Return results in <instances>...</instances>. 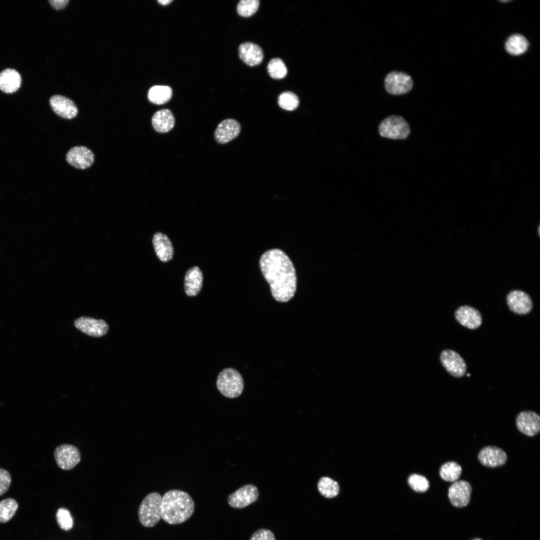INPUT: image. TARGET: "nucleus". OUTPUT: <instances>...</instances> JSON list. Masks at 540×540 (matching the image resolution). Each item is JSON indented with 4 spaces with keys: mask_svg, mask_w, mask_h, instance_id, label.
Listing matches in <instances>:
<instances>
[{
    "mask_svg": "<svg viewBox=\"0 0 540 540\" xmlns=\"http://www.w3.org/2000/svg\"><path fill=\"white\" fill-rule=\"evenodd\" d=\"M240 130V125L237 120L226 119L218 125L214 132V138L217 142L224 144L238 136Z\"/></svg>",
    "mask_w": 540,
    "mask_h": 540,
    "instance_id": "obj_17",
    "label": "nucleus"
},
{
    "mask_svg": "<svg viewBox=\"0 0 540 540\" xmlns=\"http://www.w3.org/2000/svg\"><path fill=\"white\" fill-rule=\"evenodd\" d=\"M216 384L218 391L224 396L230 398L238 397L244 388L241 374L236 370L232 368H224L220 372Z\"/></svg>",
    "mask_w": 540,
    "mask_h": 540,
    "instance_id": "obj_4",
    "label": "nucleus"
},
{
    "mask_svg": "<svg viewBox=\"0 0 540 540\" xmlns=\"http://www.w3.org/2000/svg\"><path fill=\"white\" fill-rule=\"evenodd\" d=\"M76 328L82 333L94 338L106 335L108 330V326L103 320H96L88 316H81L74 321Z\"/></svg>",
    "mask_w": 540,
    "mask_h": 540,
    "instance_id": "obj_10",
    "label": "nucleus"
},
{
    "mask_svg": "<svg viewBox=\"0 0 540 540\" xmlns=\"http://www.w3.org/2000/svg\"><path fill=\"white\" fill-rule=\"evenodd\" d=\"M440 360L444 368L454 377H462L466 372L464 360L454 350H444L440 355Z\"/></svg>",
    "mask_w": 540,
    "mask_h": 540,
    "instance_id": "obj_9",
    "label": "nucleus"
},
{
    "mask_svg": "<svg viewBox=\"0 0 540 540\" xmlns=\"http://www.w3.org/2000/svg\"><path fill=\"white\" fill-rule=\"evenodd\" d=\"M66 160L70 165L77 168L86 169L94 163V156L86 147L77 146L69 150L66 155Z\"/></svg>",
    "mask_w": 540,
    "mask_h": 540,
    "instance_id": "obj_15",
    "label": "nucleus"
},
{
    "mask_svg": "<svg viewBox=\"0 0 540 540\" xmlns=\"http://www.w3.org/2000/svg\"><path fill=\"white\" fill-rule=\"evenodd\" d=\"M56 516L57 523L62 530L68 531L73 528V518L68 510L64 508H59Z\"/></svg>",
    "mask_w": 540,
    "mask_h": 540,
    "instance_id": "obj_32",
    "label": "nucleus"
},
{
    "mask_svg": "<svg viewBox=\"0 0 540 540\" xmlns=\"http://www.w3.org/2000/svg\"><path fill=\"white\" fill-rule=\"evenodd\" d=\"M270 76L274 79H282L287 74V68L284 62L279 58L272 59L268 65Z\"/></svg>",
    "mask_w": 540,
    "mask_h": 540,
    "instance_id": "obj_29",
    "label": "nucleus"
},
{
    "mask_svg": "<svg viewBox=\"0 0 540 540\" xmlns=\"http://www.w3.org/2000/svg\"><path fill=\"white\" fill-rule=\"evenodd\" d=\"M454 316L459 324L470 330L478 328L482 321L480 312L476 308L467 305L458 308L454 312Z\"/></svg>",
    "mask_w": 540,
    "mask_h": 540,
    "instance_id": "obj_16",
    "label": "nucleus"
},
{
    "mask_svg": "<svg viewBox=\"0 0 540 540\" xmlns=\"http://www.w3.org/2000/svg\"><path fill=\"white\" fill-rule=\"evenodd\" d=\"M12 481V477L7 470L0 468V496L7 492Z\"/></svg>",
    "mask_w": 540,
    "mask_h": 540,
    "instance_id": "obj_34",
    "label": "nucleus"
},
{
    "mask_svg": "<svg viewBox=\"0 0 540 540\" xmlns=\"http://www.w3.org/2000/svg\"><path fill=\"white\" fill-rule=\"evenodd\" d=\"M472 488L466 480L454 482L449 488L448 496L451 504L456 507L462 508L470 502Z\"/></svg>",
    "mask_w": 540,
    "mask_h": 540,
    "instance_id": "obj_11",
    "label": "nucleus"
},
{
    "mask_svg": "<svg viewBox=\"0 0 540 540\" xmlns=\"http://www.w3.org/2000/svg\"><path fill=\"white\" fill-rule=\"evenodd\" d=\"M258 496V488L253 484H248L229 495L228 502L232 508H242L256 502Z\"/></svg>",
    "mask_w": 540,
    "mask_h": 540,
    "instance_id": "obj_8",
    "label": "nucleus"
},
{
    "mask_svg": "<svg viewBox=\"0 0 540 540\" xmlns=\"http://www.w3.org/2000/svg\"><path fill=\"white\" fill-rule=\"evenodd\" d=\"M48 2L50 5L56 10H60L64 8L68 2V0H49Z\"/></svg>",
    "mask_w": 540,
    "mask_h": 540,
    "instance_id": "obj_36",
    "label": "nucleus"
},
{
    "mask_svg": "<svg viewBox=\"0 0 540 540\" xmlns=\"http://www.w3.org/2000/svg\"><path fill=\"white\" fill-rule=\"evenodd\" d=\"M22 78L14 69L6 68L0 73V90L8 94L16 92L20 86Z\"/></svg>",
    "mask_w": 540,
    "mask_h": 540,
    "instance_id": "obj_23",
    "label": "nucleus"
},
{
    "mask_svg": "<svg viewBox=\"0 0 540 540\" xmlns=\"http://www.w3.org/2000/svg\"><path fill=\"white\" fill-rule=\"evenodd\" d=\"M408 484L415 492H424L429 488L428 480L424 476L418 474H412L408 478Z\"/></svg>",
    "mask_w": 540,
    "mask_h": 540,
    "instance_id": "obj_33",
    "label": "nucleus"
},
{
    "mask_svg": "<svg viewBox=\"0 0 540 540\" xmlns=\"http://www.w3.org/2000/svg\"><path fill=\"white\" fill-rule=\"evenodd\" d=\"M152 124L153 128L157 132H167L174 128L175 118L171 110L167 108L162 109L153 114Z\"/></svg>",
    "mask_w": 540,
    "mask_h": 540,
    "instance_id": "obj_22",
    "label": "nucleus"
},
{
    "mask_svg": "<svg viewBox=\"0 0 540 540\" xmlns=\"http://www.w3.org/2000/svg\"><path fill=\"white\" fill-rule=\"evenodd\" d=\"M516 426L522 434L534 436L540 430V417L532 411H523L520 412L516 418Z\"/></svg>",
    "mask_w": 540,
    "mask_h": 540,
    "instance_id": "obj_14",
    "label": "nucleus"
},
{
    "mask_svg": "<svg viewBox=\"0 0 540 540\" xmlns=\"http://www.w3.org/2000/svg\"><path fill=\"white\" fill-rule=\"evenodd\" d=\"M506 302L510 310L520 315L528 314L533 306L530 296L521 290L510 292L506 296Z\"/></svg>",
    "mask_w": 540,
    "mask_h": 540,
    "instance_id": "obj_12",
    "label": "nucleus"
},
{
    "mask_svg": "<svg viewBox=\"0 0 540 540\" xmlns=\"http://www.w3.org/2000/svg\"><path fill=\"white\" fill-rule=\"evenodd\" d=\"M50 104L57 115L64 118L72 119L78 113L75 104L70 99L61 95L52 96L50 99Z\"/></svg>",
    "mask_w": 540,
    "mask_h": 540,
    "instance_id": "obj_18",
    "label": "nucleus"
},
{
    "mask_svg": "<svg viewBox=\"0 0 540 540\" xmlns=\"http://www.w3.org/2000/svg\"><path fill=\"white\" fill-rule=\"evenodd\" d=\"M152 244L156 254L160 261L168 262L172 259L174 256L173 246L166 234L161 232L154 234L152 238Z\"/></svg>",
    "mask_w": 540,
    "mask_h": 540,
    "instance_id": "obj_19",
    "label": "nucleus"
},
{
    "mask_svg": "<svg viewBox=\"0 0 540 540\" xmlns=\"http://www.w3.org/2000/svg\"><path fill=\"white\" fill-rule=\"evenodd\" d=\"M250 540H276L272 531L265 528L259 529L251 536Z\"/></svg>",
    "mask_w": 540,
    "mask_h": 540,
    "instance_id": "obj_35",
    "label": "nucleus"
},
{
    "mask_svg": "<svg viewBox=\"0 0 540 540\" xmlns=\"http://www.w3.org/2000/svg\"><path fill=\"white\" fill-rule=\"evenodd\" d=\"M172 90L167 86L156 85L150 88L148 97L149 101L156 104H162L168 102L172 98Z\"/></svg>",
    "mask_w": 540,
    "mask_h": 540,
    "instance_id": "obj_24",
    "label": "nucleus"
},
{
    "mask_svg": "<svg viewBox=\"0 0 540 540\" xmlns=\"http://www.w3.org/2000/svg\"><path fill=\"white\" fill-rule=\"evenodd\" d=\"M203 282V274L200 268L194 266L186 272L184 281V290L188 296H195L200 291Z\"/></svg>",
    "mask_w": 540,
    "mask_h": 540,
    "instance_id": "obj_21",
    "label": "nucleus"
},
{
    "mask_svg": "<svg viewBox=\"0 0 540 540\" xmlns=\"http://www.w3.org/2000/svg\"><path fill=\"white\" fill-rule=\"evenodd\" d=\"M317 487L320 494L326 498H334L340 492L338 482L329 477L321 478L318 481Z\"/></svg>",
    "mask_w": 540,
    "mask_h": 540,
    "instance_id": "obj_26",
    "label": "nucleus"
},
{
    "mask_svg": "<svg viewBox=\"0 0 540 540\" xmlns=\"http://www.w3.org/2000/svg\"><path fill=\"white\" fill-rule=\"evenodd\" d=\"M157 2L163 6H166L170 4L172 2V0H158Z\"/></svg>",
    "mask_w": 540,
    "mask_h": 540,
    "instance_id": "obj_37",
    "label": "nucleus"
},
{
    "mask_svg": "<svg viewBox=\"0 0 540 540\" xmlns=\"http://www.w3.org/2000/svg\"><path fill=\"white\" fill-rule=\"evenodd\" d=\"M194 510V502L186 492L173 490L162 496V518L170 524H182L186 521Z\"/></svg>",
    "mask_w": 540,
    "mask_h": 540,
    "instance_id": "obj_2",
    "label": "nucleus"
},
{
    "mask_svg": "<svg viewBox=\"0 0 540 540\" xmlns=\"http://www.w3.org/2000/svg\"><path fill=\"white\" fill-rule=\"evenodd\" d=\"M278 104L281 108L292 111L298 108L299 104V99L294 93L291 92H284L279 96Z\"/></svg>",
    "mask_w": 540,
    "mask_h": 540,
    "instance_id": "obj_30",
    "label": "nucleus"
},
{
    "mask_svg": "<svg viewBox=\"0 0 540 540\" xmlns=\"http://www.w3.org/2000/svg\"><path fill=\"white\" fill-rule=\"evenodd\" d=\"M384 84L386 91L396 96L408 92L414 85L413 80L409 74L398 71L389 72L384 78Z\"/></svg>",
    "mask_w": 540,
    "mask_h": 540,
    "instance_id": "obj_6",
    "label": "nucleus"
},
{
    "mask_svg": "<svg viewBox=\"0 0 540 540\" xmlns=\"http://www.w3.org/2000/svg\"><path fill=\"white\" fill-rule=\"evenodd\" d=\"M528 46V42L524 36L516 34L510 36L508 39L505 46L509 54L518 56L524 53Z\"/></svg>",
    "mask_w": 540,
    "mask_h": 540,
    "instance_id": "obj_25",
    "label": "nucleus"
},
{
    "mask_svg": "<svg viewBox=\"0 0 540 540\" xmlns=\"http://www.w3.org/2000/svg\"><path fill=\"white\" fill-rule=\"evenodd\" d=\"M18 508L17 502L8 498L0 502V522L6 523L14 516Z\"/></svg>",
    "mask_w": 540,
    "mask_h": 540,
    "instance_id": "obj_28",
    "label": "nucleus"
},
{
    "mask_svg": "<svg viewBox=\"0 0 540 540\" xmlns=\"http://www.w3.org/2000/svg\"><path fill=\"white\" fill-rule=\"evenodd\" d=\"M260 2L258 0H242L237 5L238 14L243 17H249L256 12Z\"/></svg>",
    "mask_w": 540,
    "mask_h": 540,
    "instance_id": "obj_31",
    "label": "nucleus"
},
{
    "mask_svg": "<svg viewBox=\"0 0 540 540\" xmlns=\"http://www.w3.org/2000/svg\"><path fill=\"white\" fill-rule=\"evenodd\" d=\"M238 54L240 58L250 66L260 64L264 58L262 48L256 44L250 42H244L240 46Z\"/></svg>",
    "mask_w": 540,
    "mask_h": 540,
    "instance_id": "obj_20",
    "label": "nucleus"
},
{
    "mask_svg": "<svg viewBox=\"0 0 540 540\" xmlns=\"http://www.w3.org/2000/svg\"><path fill=\"white\" fill-rule=\"evenodd\" d=\"M462 472L461 466L456 462H448L441 466L439 470L440 478L444 480L454 482L460 478Z\"/></svg>",
    "mask_w": 540,
    "mask_h": 540,
    "instance_id": "obj_27",
    "label": "nucleus"
},
{
    "mask_svg": "<svg viewBox=\"0 0 540 540\" xmlns=\"http://www.w3.org/2000/svg\"><path fill=\"white\" fill-rule=\"evenodd\" d=\"M378 132L383 138L393 140L407 138L410 128L407 122L402 116L392 115L383 120L378 126Z\"/></svg>",
    "mask_w": 540,
    "mask_h": 540,
    "instance_id": "obj_5",
    "label": "nucleus"
},
{
    "mask_svg": "<svg viewBox=\"0 0 540 540\" xmlns=\"http://www.w3.org/2000/svg\"><path fill=\"white\" fill-rule=\"evenodd\" d=\"M478 458L480 463L488 468H497L504 465L507 461L506 452L496 446H486L479 452Z\"/></svg>",
    "mask_w": 540,
    "mask_h": 540,
    "instance_id": "obj_13",
    "label": "nucleus"
},
{
    "mask_svg": "<svg viewBox=\"0 0 540 540\" xmlns=\"http://www.w3.org/2000/svg\"><path fill=\"white\" fill-rule=\"evenodd\" d=\"M472 540H482L480 539V538H474V539Z\"/></svg>",
    "mask_w": 540,
    "mask_h": 540,
    "instance_id": "obj_38",
    "label": "nucleus"
},
{
    "mask_svg": "<svg viewBox=\"0 0 540 540\" xmlns=\"http://www.w3.org/2000/svg\"><path fill=\"white\" fill-rule=\"evenodd\" d=\"M162 496L157 492L148 494L140 504L138 516L140 524L150 528L156 526L162 518Z\"/></svg>",
    "mask_w": 540,
    "mask_h": 540,
    "instance_id": "obj_3",
    "label": "nucleus"
},
{
    "mask_svg": "<svg viewBox=\"0 0 540 540\" xmlns=\"http://www.w3.org/2000/svg\"><path fill=\"white\" fill-rule=\"evenodd\" d=\"M259 264L274 300L286 302L292 299L296 290L297 278L288 256L280 249H270L261 256Z\"/></svg>",
    "mask_w": 540,
    "mask_h": 540,
    "instance_id": "obj_1",
    "label": "nucleus"
},
{
    "mask_svg": "<svg viewBox=\"0 0 540 540\" xmlns=\"http://www.w3.org/2000/svg\"><path fill=\"white\" fill-rule=\"evenodd\" d=\"M58 466L62 470H68L74 468L80 461V453L77 447L69 444L58 446L54 454Z\"/></svg>",
    "mask_w": 540,
    "mask_h": 540,
    "instance_id": "obj_7",
    "label": "nucleus"
}]
</instances>
